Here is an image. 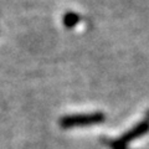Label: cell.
<instances>
[{
  "label": "cell",
  "mask_w": 149,
  "mask_h": 149,
  "mask_svg": "<svg viewBox=\"0 0 149 149\" xmlns=\"http://www.w3.org/2000/svg\"><path fill=\"white\" fill-rule=\"evenodd\" d=\"M106 144L111 149H128L127 144L123 143L120 139H111V141H106Z\"/></svg>",
  "instance_id": "obj_4"
},
{
  "label": "cell",
  "mask_w": 149,
  "mask_h": 149,
  "mask_svg": "<svg viewBox=\"0 0 149 149\" xmlns=\"http://www.w3.org/2000/svg\"><path fill=\"white\" fill-rule=\"evenodd\" d=\"M80 20H81L80 15H77L76 13H72V11H68L63 15V25L66 26L67 29L74 27L78 22H80Z\"/></svg>",
  "instance_id": "obj_3"
},
{
  "label": "cell",
  "mask_w": 149,
  "mask_h": 149,
  "mask_svg": "<svg viewBox=\"0 0 149 149\" xmlns=\"http://www.w3.org/2000/svg\"><path fill=\"white\" fill-rule=\"evenodd\" d=\"M147 117H148V119H149V109L147 111Z\"/></svg>",
  "instance_id": "obj_5"
},
{
  "label": "cell",
  "mask_w": 149,
  "mask_h": 149,
  "mask_svg": "<svg viewBox=\"0 0 149 149\" xmlns=\"http://www.w3.org/2000/svg\"><path fill=\"white\" fill-rule=\"evenodd\" d=\"M104 114L102 112H93V113H83V114H71L65 116L60 119V125L65 129L73 127H86L104 122Z\"/></svg>",
  "instance_id": "obj_1"
},
{
  "label": "cell",
  "mask_w": 149,
  "mask_h": 149,
  "mask_svg": "<svg viewBox=\"0 0 149 149\" xmlns=\"http://www.w3.org/2000/svg\"><path fill=\"white\" fill-rule=\"evenodd\" d=\"M148 132H149V119H144V120H142L141 123L134 125L132 129L127 130V132H125L119 139L123 143L128 144L129 142H132V141H134V139L144 136V134H147Z\"/></svg>",
  "instance_id": "obj_2"
}]
</instances>
